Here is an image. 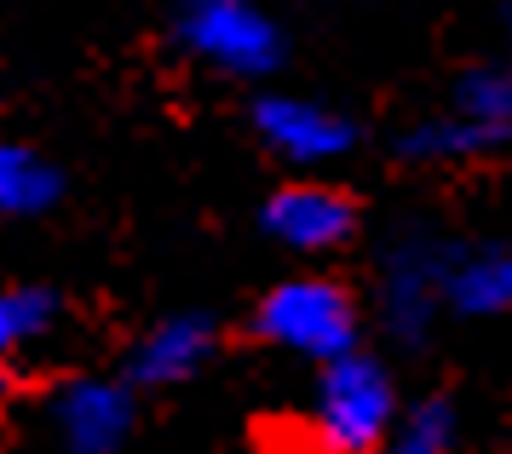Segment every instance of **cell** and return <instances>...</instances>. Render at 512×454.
<instances>
[{
  "label": "cell",
  "instance_id": "obj_13",
  "mask_svg": "<svg viewBox=\"0 0 512 454\" xmlns=\"http://www.w3.org/2000/svg\"><path fill=\"white\" fill-rule=\"evenodd\" d=\"M455 432H461L455 403L449 397H420L397 414L386 454H455Z\"/></svg>",
  "mask_w": 512,
  "mask_h": 454
},
{
  "label": "cell",
  "instance_id": "obj_7",
  "mask_svg": "<svg viewBox=\"0 0 512 454\" xmlns=\"http://www.w3.org/2000/svg\"><path fill=\"white\" fill-rule=\"evenodd\" d=\"M58 432L70 454H116L133 437V386L127 380H70L58 391Z\"/></svg>",
  "mask_w": 512,
  "mask_h": 454
},
{
  "label": "cell",
  "instance_id": "obj_2",
  "mask_svg": "<svg viewBox=\"0 0 512 454\" xmlns=\"http://www.w3.org/2000/svg\"><path fill=\"white\" fill-rule=\"evenodd\" d=\"M357 299L334 276H288L254 305V340L305 363H334L357 351Z\"/></svg>",
  "mask_w": 512,
  "mask_h": 454
},
{
  "label": "cell",
  "instance_id": "obj_4",
  "mask_svg": "<svg viewBox=\"0 0 512 454\" xmlns=\"http://www.w3.org/2000/svg\"><path fill=\"white\" fill-rule=\"evenodd\" d=\"M449 259L455 248L438 236H403L380 259V317L397 340H420L438 311H449Z\"/></svg>",
  "mask_w": 512,
  "mask_h": 454
},
{
  "label": "cell",
  "instance_id": "obj_11",
  "mask_svg": "<svg viewBox=\"0 0 512 454\" xmlns=\"http://www.w3.org/2000/svg\"><path fill=\"white\" fill-rule=\"evenodd\" d=\"M58 167L41 161L35 150L24 144H12V138H0V213H12V219H29V213H47L58 202Z\"/></svg>",
  "mask_w": 512,
  "mask_h": 454
},
{
  "label": "cell",
  "instance_id": "obj_9",
  "mask_svg": "<svg viewBox=\"0 0 512 454\" xmlns=\"http://www.w3.org/2000/svg\"><path fill=\"white\" fill-rule=\"evenodd\" d=\"M449 311H461V317L512 311V242L455 248V259H449Z\"/></svg>",
  "mask_w": 512,
  "mask_h": 454
},
{
  "label": "cell",
  "instance_id": "obj_12",
  "mask_svg": "<svg viewBox=\"0 0 512 454\" xmlns=\"http://www.w3.org/2000/svg\"><path fill=\"white\" fill-rule=\"evenodd\" d=\"M52 322H58L52 288H0V363H12L24 345L47 340Z\"/></svg>",
  "mask_w": 512,
  "mask_h": 454
},
{
  "label": "cell",
  "instance_id": "obj_14",
  "mask_svg": "<svg viewBox=\"0 0 512 454\" xmlns=\"http://www.w3.org/2000/svg\"><path fill=\"white\" fill-rule=\"evenodd\" d=\"M12 386H18V380H12V363H0V414H6V403H12Z\"/></svg>",
  "mask_w": 512,
  "mask_h": 454
},
{
  "label": "cell",
  "instance_id": "obj_1",
  "mask_svg": "<svg viewBox=\"0 0 512 454\" xmlns=\"http://www.w3.org/2000/svg\"><path fill=\"white\" fill-rule=\"evenodd\" d=\"M397 414L403 403L386 363H374L369 351H346L317 368V391L300 426L305 454H386Z\"/></svg>",
  "mask_w": 512,
  "mask_h": 454
},
{
  "label": "cell",
  "instance_id": "obj_10",
  "mask_svg": "<svg viewBox=\"0 0 512 454\" xmlns=\"http://www.w3.org/2000/svg\"><path fill=\"white\" fill-rule=\"evenodd\" d=\"M449 110L507 150L512 144V69H501V64L466 69L461 81H455V92H449Z\"/></svg>",
  "mask_w": 512,
  "mask_h": 454
},
{
  "label": "cell",
  "instance_id": "obj_8",
  "mask_svg": "<svg viewBox=\"0 0 512 454\" xmlns=\"http://www.w3.org/2000/svg\"><path fill=\"white\" fill-rule=\"evenodd\" d=\"M213 345H219L213 317L185 311V317L156 322V328L133 345V357H127V386H179V380H190V374L213 357Z\"/></svg>",
  "mask_w": 512,
  "mask_h": 454
},
{
  "label": "cell",
  "instance_id": "obj_5",
  "mask_svg": "<svg viewBox=\"0 0 512 454\" xmlns=\"http://www.w3.org/2000/svg\"><path fill=\"white\" fill-rule=\"evenodd\" d=\"M254 133L294 167L340 161L357 144V127L334 104H317V98H300V92H265L254 104Z\"/></svg>",
  "mask_w": 512,
  "mask_h": 454
},
{
  "label": "cell",
  "instance_id": "obj_6",
  "mask_svg": "<svg viewBox=\"0 0 512 454\" xmlns=\"http://www.w3.org/2000/svg\"><path fill=\"white\" fill-rule=\"evenodd\" d=\"M265 230L294 253H334L357 230V202L340 184H323V179L282 184L265 202Z\"/></svg>",
  "mask_w": 512,
  "mask_h": 454
},
{
  "label": "cell",
  "instance_id": "obj_3",
  "mask_svg": "<svg viewBox=\"0 0 512 454\" xmlns=\"http://www.w3.org/2000/svg\"><path fill=\"white\" fill-rule=\"evenodd\" d=\"M173 41L196 64L236 75V81H265L282 64V29L259 0H179Z\"/></svg>",
  "mask_w": 512,
  "mask_h": 454
}]
</instances>
